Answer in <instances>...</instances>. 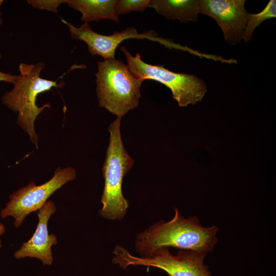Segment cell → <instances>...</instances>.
Here are the masks:
<instances>
[{
    "label": "cell",
    "instance_id": "cell-1",
    "mask_svg": "<svg viewBox=\"0 0 276 276\" xmlns=\"http://www.w3.org/2000/svg\"><path fill=\"white\" fill-rule=\"evenodd\" d=\"M174 212L171 220H160L137 234L135 247L141 257H148L162 247L207 253L214 249L218 242L217 226L203 227L196 216L185 218L177 209Z\"/></svg>",
    "mask_w": 276,
    "mask_h": 276
},
{
    "label": "cell",
    "instance_id": "cell-2",
    "mask_svg": "<svg viewBox=\"0 0 276 276\" xmlns=\"http://www.w3.org/2000/svg\"><path fill=\"white\" fill-rule=\"evenodd\" d=\"M44 67L43 62L35 64L20 63L19 74L16 76L13 88L2 97L3 104L18 113L17 124L29 134L37 148L38 137L35 130L34 122L45 108L51 107L49 104L38 107L36 103L37 97L53 87L61 88L65 84L64 81L58 83V80L52 81L41 78L40 75Z\"/></svg>",
    "mask_w": 276,
    "mask_h": 276
},
{
    "label": "cell",
    "instance_id": "cell-3",
    "mask_svg": "<svg viewBox=\"0 0 276 276\" xmlns=\"http://www.w3.org/2000/svg\"><path fill=\"white\" fill-rule=\"evenodd\" d=\"M121 118L117 117L108 127L109 143L102 171L104 186L101 198V216L111 220H121L129 207L128 200L122 192L124 177L132 167L134 162L127 152L121 138Z\"/></svg>",
    "mask_w": 276,
    "mask_h": 276
},
{
    "label": "cell",
    "instance_id": "cell-4",
    "mask_svg": "<svg viewBox=\"0 0 276 276\" xmlns=\"http://www.w3.org/2000/svg\"><path fill=\"white\" fill-rule=\"evenodd\" d=\"M96 76L100 107L122 118L139 105L144 80L134 77L123 61L114 58L98 61Z\"/></svg>",
    "mask_w": 276,
    "mask_h": 276
},
{
    "label": "cell",
    "instance_id": "cell-5",
    "mask_svg": "<svg viewBox=\"0 0 276 276\" xmlns=\"http://www.w3.org/2000/svg\"><path fill=\"white\" fill-rule=\"evenodd\" d=\"M112 262L123 269L129 266L153 267L165 271L169 276H212L209 267L204 264L207 252L180 249L176 255L169 247H162L148 257L131 255L120 245L115 246Z\"/></svg>",
    "mask_w": 276,
    "mask_h": 276
},
{
    "label": "cell",
    "instance_id": "cell-6",
    "mask_svg": "<svg viewBox=\"0 0 276 276\" xmlns=\"http://www.w3.org/2000/svg\"><path fill=\"white\" fill-rule=\"evenodd\" d=\"M127 60V66L136 78L153 80L168 87L180 107L201 101L206 92L203 80L194 75L169 71L164 65H152L142 60L137 53L133 56L124 47H121Z\"/></svg>",
    "mask_w": 276,
    "mask_h": 276
},
{
    "label": "cell",
    "instance_id": "cell-7",
    "mask_svg": "<svg viewBox=\"0 0 276 276\" xmlns=\"http://www.w3.org/2000/svg\"><path fill=\"white\" fill-rule=\"evenodd\" d=\"M76 176V172L73 168L58 167L47 182L37 186L35 182L30 181L9 196V201L0 212L1 217H12L14 226L19 227L30 214L39 210L52 194L66 183L74 180Z\"/></svg>",
    "mask_w": 276,
    "mask_h": 276
},
{
    "label": "cell",
    "instance_id": "cell-8",
    "mask_svg": "<svg viewBox=\"0 0 276 276\" xmlns=\"http://www.w3.org/2000/svg\"><path fill=\"white\" fill-rule=\"evenodd\" d=\"M245 0H200V13L215 20L224 39L236 45L243 39L248 13Z\"/></svg>",
    "mask_w": 276,
    "mask_h": 276
},
{
    "label": "cell",
    "instance_id": "cell-9",
    "mask_svg": "<svg viewBox=\"0 0 276 276\" xmlns=\"http://www.w3.org/2000/svg\"><path fill=\"white\" fill-rule=\"evenodd\" d=\"M61 21L67 26L72 38L84 41L93 56H100L104 59H114L116 49L124 40L130 38H155L151 32L140 34L132 27L120 32L116 31L112 35H104L94 31L87 22H84L80 27L76 28L63 18H61Z\"/></svg>",
    "mask_w": 276,
    "mask_h": 276
},
{
    "label": "cell",
    "instance_id": "cell-10",
    "mask_svg": "<svg viewBox=\"0 0 276 276\" xmlns=\"http://www.w3.org/2000/svg\"><path fill=\"white\" fill-rule=\"evenodd\" d=\"M56 211L55 203L48 200L37 211L38 221L35 232L31 238L24 242L20 248L14 252L16 259L33 258L40 260L44 265H51L53 262L52 247L58 243L57 236L49 234L48 222Z\"/></svg>",
    "mask_w": 276,
    "mask_h": 276
},
{
    "label": "cell",
    "instance_id": "cell-11",
    "mask_svg": "<svg viewBox=\"0 0 276 276\" xmlns=\"http://www.w3.org/2000/svg\"><path fill=\"white\" fill-rule=\"evenodd\" d=\"M149 7L154 8L168 19L181 22L196 21L200 13V0H150Z\"/></svg>",
    "mask_w": 276,
    "mask_h": 276
},
{
    "label": "cell",
    "instance_id": "cell-12",
    "mask_svg": "<svg viewBox=\"0 0 276 276\" xmlns=\"http://www.w3.org/2000/svg\"><path fill=\"white\" fill-rule=\"evenodd\" d=\"M117 0H66L69 7L80 11L81 20L84 22L101 19H111L119 22L116 7Z\"/></svg>",
    "mask_w": 276,
    "mask_h": 276
},
{
    "label": "cell",
    "instance_id": "cell-13",
    "mask_svg": "<svg viewBox=\"0 0 276 276\" xmlns=\"http://www.w3.org/2000/svg\"><path fill=\"white\" fill-rule=\"evenodd\" d=\"M276 17V1L270 0L261 12L257 14H249L243 35L245 42L250 40L255 30L263 21Z\"/></svg>",
    "mask_w": 276,
    "mask_h": 276
},
{
    "label": "cell",
    "instance_id": "cell-14",
    "mask_svg": "<svg viewBox=\"0 0 276 276\" xmlns=\"http://www.w3.org/2000/svg\"><path fill=\"white\" fill-rule=\"evenodd\" d=\"M150 0H120L116 5L117 14H124L132 11H144L149 7Z\"/></svg>",
    "mask_w": 276,
    "mask_h": 276
},
{
    "label": "cell",
    "instance_id": "cell-15",
    "mask_svg": "<svg viewBox=\"0 0 276 276\" xmlns=\"http://www.w3.org/2000/svg\"><path fill=\"white\" fill-rule=\"evenodd\" d=\"M27 2L34 8L57 13L58 7L66 3V0H28Z\"/></svg>",
    "mask_w": 276,
    "mask_h": 276
},
{
    "label": "cell",
    "instance_id": "cell-16",
    "mask_svg": "<svg viewBox=\"0 0 276 276\" xmlns=\"http://www.w3.org/2000/svg\"><path fill=\"white\" fill-rule=\"evenodd\" d=\"M2 58V54L0 53V60ZM16 75H12L9 73H5L0 71V81H4L13 84Z\"/></svg>",
    "mask_w": 276,
    "mask_h": 276
},
{
    "label": "cell",
    "instance_id": "cell-17",
    "mask_svg": "<svg viewBox=\"0 0 276 276\" xmlns=\"http://www.w3.org/2000/svg\"><path fill=\"white\" fill-rule=\"evenodd\" d=\"M6 228L3 223L0 222V237L2 236L5 232ZM2 241L0 239V249L2 247Z\"/></svg>",
    "mask_w": 276,
    "mask_h": 276
},
{
    "label": "cell",
    "instance_id": "cell-18",
    "mask_svg": "<svg viewBox=\"0 0 276 276\" xmlns=\"http://www.w3.org/2000/svg\"><path fill=\"white\" fill-rule=\"evenodd\" d=\"M4 1L3 0H0V26H1L3 24V19L2 18V13L1 12V6L3 3Z\"/></svg>",
    "mask_w": 276,
    "mask_h": 276
}]
</instances>
